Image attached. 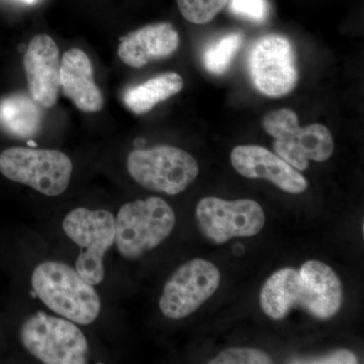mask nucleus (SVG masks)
I'll return each instance as SVG.
<instances>
[{"label": "nucleus", "instance_id": "nucleus-1", "mask_svg": "<svg viewBox=\"0 0 364 364\" xmlns=\"http://www.w3.org/2000/svg\"><path fill=\"white\" fill-rule=\"evenodd\" d=\"M261 310L272 320H284L293 309H301L318 320L334 317L343 304V287L329 265L306 261L299 269L277 270L263 284Z\"/></svg>", "mask_w": 364, "mask_h": 364}, {"label": "nucleus", "instance_id": "nucleus-2", "mask_svg": "<svg viewBox=\"0 0 364 364\" xmlns=\"http://www.w3.org/2000/svg\"><path fill=\"white\" fill-rule=\"evenodd\" d=\"M36 294L53 312L78 325H90L102 304L95 287L66 263L46 261L33 269Z\"/></svg>", "mask_w": 364, "mask_h": 364}, {"label": "nucleus", "instance_id": "nucleus-3", "mask_svg": "<svg viewBox=\"0 0 364 364\" xmlns=\"http://www.w3.org/2000/svg\"><path fill=\"white\" fill-rule=\"evenodd\" d=\"M176 213L158 196L124 203L116 218L117 250L136 260L166 240L176 227Z\"/></svg>", "mask_w": 364, "mask_h": 364}, {"label": "nucleus", "instance_id": "nucleus-4", "mask_svg": "<svg viewBox=\"0 0 364 364\" xmlns=\"http://www.w3.org/2000/svg\"><path fill=\"white\" fill-rule=\"evenodd\" d=\"M263 129L272 138L277 155L298 170L308 169L309 161L325 162L334 152L331 132L322 124L301 128L298 114L291 109H280L263 119Z\"/></svg>", "mask_w": 364, "mask_h": 364}, {"label": "nucleus", "instance_id": "nucleus-5", "mask_svg": "<svg viewBox=\"0 0 364 364\" xmlns=\"http://www.w3.org/2000/svg\"><path fill=\"white\" fill-rule=\"evenodd\" d=\"M127 167L132 178L144 188L169 196L186 191L200 171L189 153L169 145L132 151Z\"/></svg>", "mask_w": 364, "mask_h": 364}, {"label": "nucleus", "instance_id": "nucleus-6", "mask_svg": "<svg viewBox=\"0 0 364 364\" xmlns=\"http://www.w3.org/2000/svg\"><path fill=\"white\" fill-rule=\"evenodd\" d=\"M20 338L26 350L43 363H87V340L77 326L65 318L37 313L23 323Z\"/></svg>", "mask_w": 364, "mask_h": 364}, {"label": "nucleus", "instance_id": "nucleus-7", "mask_svg": "<svg viewBox=\"0 0 364 364\" xmlns=\"http://www.w3.org/2000/svg\"><path fill=\"white\" fill-rule=\"evenodd\" d=\"M64 232L80 248L75 262L79 274L92 286L105 279L104 257L116 239V219L107 210L77 208L64 218Z\"/></svg>", "mask_w": 364, "mask_h": 364}, {"label": "nucleus", "instance_id": "nucleus-8", "mask_svg": "<svg viewBox=\"0 0 364 364\" xmlns=\"http://www.w3.org/2000/svg\"><path fill=\"white\" fill-rule=\"evenodd\" d=\"M73 164L58 150L14 147L0 153V172L48 196L62 195L70 182Z\"/></svg>", "mask_w": 364, "mask_h": 364}, {"label": "nucleus", "instance_id": "nucleus-9", "mask_svg": "<svg viewBox=\"0 0 364 364\" xmlns=\"http://www.w3.org/2000/svg\"><path fill=\"white\" fill-rule=\"evenodd\" d=\"M247 64L254 87L267 97H284L298 85L296 52L284 36L269 33L256 41Z\"/></svg>", "mask_w": 364, "mask_h": 364}, {"label": "nucleus", "instance_id": "nucleus-10", "mask_svg": "<svg viewBox=\"0 0 364 364\" xmlns=\"http://www.w3.org/2000/svg\"><path fill=\"white\" fill-rule=\"evenodd\" d=\"M196 219L203 236L217 245L239 237L255 236L265 225L263 208L248 198L225 200L215 196L203 198L196 205Z\"/></svg>", "mask_w": 364, "mask_h": 364}, {"label": "nucleus", "instance_id": "nucleus-11", "mask_svg": "<svg viewBox=\"0 0 364 364\" xmlns=\"http://www.w3.org/2000/svg\"><path fill=\"white\" fill-rule=\"evenodd\" d=\"M221 272L214 263L193 259L181 265L165 284L159 308L173 320L188 317L217 291Z\"/></svg>", "mask_w": 364, "mask_h": 364}, {"label": "nucleus", "instance_id": "nucleus-12", "mask_svg": "<svg viewBox=\"0 0 364 364\" xmlns=\"http://www.w3.org/2000/svg\"><path fill=\"white\" fill-rule=\"evenodd\" d=\"M60 51L58 46L45 33L35 36L23 58L28 90L39 107L51 109L58 100L60 90Z\"/></svg>", "mask_w": 364, "mask_h": 364}, {"label": "nucleus", "instance_id": "nucleus-13", "mask_svg": "<svg viewBox=\"0 0 364 364\" xmlns=\"http://www.w3.org/2000/svg\"><path fill=\"white\" fill-rule=\"evenodd\" d=\"M231 163L240 176L267 179L286 193L299 195L308 188V181L279 155L257 145H241L231 152Z\"/></svg>", "mask_w": 364, "mask_h": 364}, {"label": "nucleus", "instance_id": "nucleus-14", "mask_svg": "<svg viewBox=\"0 0 364 364\" xmlns=\"http://www.w3.org/2000/svg\"><path fill=\"white\" fill-rule=\"evenodd\" d=\"M179 44V33L172 23H152L122 38L117 55L126 65L142 68L153 60L171 56Z\"/></svg>", "mask_w": 364, "mask_h": 364}, {"label": "nucleus", "instance_id": "nucleus-15", "mask_svg": "<svg viewBox=\"0 0 364 364\" xmlns=\"http://www.w3.org/2000/svg\"><path fill=\"white\" fill-rule=\"evenodd\" d=\"M60 88L79 111L97 112L104 107L102 90L95 85L90 57L74 48L64 53L60 66Z\"/></svg>", "mask_w": 364, "mask_h": 364}, {"label": "nucleus", "instance_id": "nucleus-16", "mask_svg": "<svg viewBox=\"0 0 364 364\" xmlns=\"http://www.w3.org/2000/svg\"><path fill=\"white\" fill-rule=\"evenodd\" d=\"M42 124L39 105L23 93H13L0 100V129L16 138L37 135Z\"/></svg>", "mask_w": 364, "mask_h": 364}, {"label": "nucleus", "instance_id": "nucleus-17", "mask_svg": "<svg viewBox=\"0 0 364 364\" xmlns=\"http://www.w3.org/2000/svg\"><path fill=\"white\" fill-rule=\"evenodd\" d=\"M183 86V79L178 73L165 72L142 85L128 88L124 91L123 102L127 109L134 114H147L159 102L181 92Z\"/></svg>", "mask_w": 364, "mask_h": 364}, {"label": "nucleus", "instance_id": "nucleus-18", "mask_svg": "<svg viewBox=\"0 0 364 364\" xmlns=\"http://www.w3.org/2000/svg\"><path fill=\"white\" fill-rule=\"evenodd\" d=\"M243 44L240 33H228L221 39L208 46L203 52V62L205 70L214 75H222L229 69L235 55Z\"/></svg>", "mask_w": 364, "mask_h": 364}, {"label": "nucleus", "instance_id": "nucleus-19", "mask_svg": "<svg viewBox=\"0 0 364 364\" xmlns=\"http://www.w3.org/2000/svg\"><path fill=\"white\" fill-rule=\"evenodd\" d=\"M229 0H177L179 11L186 21L205 25L214 20Z\"/></svg>", "mask_w": 364, "mask_h": 364}, {"label": "nucleus", "instance_id": "nucleus-20", "mask_svg": "<svg viewBox=\"0 0 364 364\" xmlns=\"http://www.w3.org/2000/svg\"><path fill=\"white\" fill-rule=\"evenodd\" d=\"M272 360L265 352L254 348H229L222 351L210 364H269Z\"/></svg>", "mask_w": 364, "mask_h": 364}, {"label": "nucleus", "instance_id": "nucleus-21", "mask_svg": "<svg viewBox=\"0 0 364 364\" xmlns=\"http://www.w3.org/2000/svg\"><path fill=\"white\" fill-rule=\"evenodd\" d=\"M232 14L251 23H263L269 16L267 0H229Z\"/></svg>", "mask_w": 364, "mask_h": 364}, {"label": "nucleus", "instance_id": "nucleus-22", "mask_svg": "<svg viewBox=\"0 0 364 364\" xmlns=\"http://www.w3.org/2000/svg\"><path fill=\"white\" fill-rule=\"evenodd\" d=\"M358 356L350 350L339 349L331 353L326 354L320 358L303 359L296 363H313V364H355L358 363Z\"/></svg>", "mask_w": 364, "mask_h": 364}, {"label": "nucleus", "instance_id": "nucleus-23", "mask_svg": "<svg viewBox=\"0 0 364 364\" xmlns=\"http://www.w3.org/2000/svg\"><path fill=\"white\" fill-rule=\"evenodd\" d=\"M21 1L28 2V4H33V2H35L36 0H21Z\"/></svg>", "mask_w": 364, "mask_h": 364}]
</instances>
